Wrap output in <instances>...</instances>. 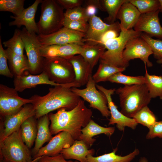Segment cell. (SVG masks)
I'll list each match as a JSON object with an SVG mask.
<instances>
[{
    "label": "cell",
    "mask_w": 162,
    "mask_h": 162,
    "mask_svg": "<svg viewBox=\"0 0 162 162\" xmlns=\"http://www.w3.org/2000/svg\"><path fill=\"white\" fill-rule=\"evenodd\" d=\"M8 58L5 50H4L0 38V74L8 77L12 78L14 76L7 64Z\"/></svg>",
    "instance_id": "60d3db41"
},
{
    "label": "cell",
    "mask_w": 162,
    "mask_h": 162,
    "mask_svg": "<svg viewBox=\"0 0 162 162\" xmlns=\"http://www.w3.org/2000/svg\"><path fill=\"white\" fill-rule=\"evenodd\" d=\"M92 110L85 105L84 100L80 99L76 106L71 110L62 108L55 113L48 114L51 122L50 132L52 135L66 131L75 140H79L82 128L86 127L92 119Z\"/></svg>",
    "instance_id": "6da1fadb"
},
{
    "label": "cell",
    "mask_w": 162,
    "mask_h": 162,
    "mask_svg": "<svg viewBox=\"0 0 162 162\" xmlns=\"http://www.w3.org/2000/svg\"><path fill=\"white\" fill-rule=\"evenodd\" d=\"M75 140L68 132H61L52 137L47 144L41 147L33 159L44 155L51 157L57 155L63 149L71 146Z\"/></svg>",
    "instance_id": "5bb4252c"
},
{
    "label": "cell",
    "mask_w": 162,
    "mask_h": 162,
    "mask_svg": "<svg viewBox=\"0 0 162 162\" xmlns=\"http://www.w3.org/2000/svg\"><path fill=\"white\" fill-rule=\"evenodd\" d=\"M119 32L114 29H111L106 31L100 37L96 42V44H103L108 40L117 37L119 35Z\"/></svg>",
    "instance_id": "ee69618b"
},
{
    "label": "cell",
    "mask_w": 162,
    "mask_h": 162,
    "mask_svg": "<svg viewBox=\"0 0 162 162\" xmlns=\"http://www.w3.org/2000/svg\"><path fill=\"white\" fill-rule=\"evenodd\" d=\"M88 23V28L83 40V42L86 44H96V42L101 36L108 30L114 29L121 31L118 22L108 24L96 15L89 18Z\"/></svg>",
    "instance_id": "9a60e30c"
},
{
    "label": "cell",
    "mask_w": 162,
    "mask_h": 162,
    "mask_svg": "<svg viewBox=\"0 0 162 162\" xmlns=\"http://www.w3.org/2000/svg\"><path fill=\"white\" fill-rule=\"evenodd\" d=\"M32 155L22 139L20 128L0 141V161L31 162L33 160Z\"/></svg>",
    "instance_id": "5b68a950"
},
{
    "label": "cell",
    "mask_w": 162,
    "mask_h": 162,
    "mask_svg": "<svg viewBox=\"0 0 162 162\" xmlns=\"http://www.w3.org/2000/svg\"><path fill=\"white\" fill-rule=\"evenodd\" d=\"M42 0H36L30 6L25 8L21 13L18 16H10L14 19L9 23V26H16L20 27L24 26L29 32L39 34L37 23L35 20V15L39 4Z\"/></svg>",
    "instance_id": "d6986e66"
},
{
    "label": "cell",
    "mask_w": 162,
    "mask_h": 162,
    "mask_svg": "<svg viewBox=\"0 0 162 162\" xmlns=\"http://www.w3.org/2000/svg\"><path fill=\"white\" fill-rule=\"evenodd\" d=\"M89 148L83 141L75 140L71 146L63 149L60 153L66 160L73 159L80 162H87V156L89 154L93 155L94 153V149Z\"/></svg>",
    "instance_id": "7402d4cb"
},
{
    "label": "cell",
    "mask_w": 162,
    "mask_h": 162,
    "mask_svg": "<svg viewBox=\"0 0 162 162\" xmlns=\"http://www.w3.org/2000/svg\"><path fill=\"white\" fill-rule=\"evenodd\" d=\"M41 3V14L37 23L38 34H50L63 27V9L56 1L42 0Z\"/></svg>",
    "instance_id": "8992f818"
},
{
    "label": "cell",
    "mask_w": 162,
    "mask_h": 162,
    "mask_svg": "<svg viewBox=\"0 0 162 162\" xmlns=\"http://www.w3.org/2000/svg\"><path fill=\"white\" fill-rule=\"evenodd\" d=\"M0 162H3V161H0Z\"/></svg>",
    "instance_id": "db71d44e"
},
{
    "label": "cell",
    "mask_w": 162,
    "mask_h": 162,
    "mask_svg": "<svg viewBox=\"0 0 162 162\" xmlns=\"http://www.w3.org/2000/svg\"><path fill=\"white\" fill-rule=\"evenodd\" d=\"M5 51L10 70L14 77L22 76L26 71H28L29 64L26 55H17L8 48Z\"/></svg>",
    "instance_id": "d4e9b609"
},
{
    "label": "cell",
    "mask_w": 162,
    "mask_h": 162,
    "mask_svg": "<svg viewBox=\"0 0 162 162\" xmlns=\"http://www.w3.org/2000/svg\"><path fill=\"white\" fill-rule=\"evenodd\" d=\"M157 62L159 64H161V66L162 67V59L157 60Z\"/></svg>",
    "instance_id": "816d5d0a"
},
{
    "label": "cell",
    "mask_w": 162,
    "mask_h": 162,
    "mask_svg": "<svg viewBox=\"0 0 162 162\" xmlns=\"http://www.w3.org/2000/svg\"><path fill=\"white\" fill-rule=\"evenodd\" d=\"M114 131V127H102L91 119L86 126L82 129V134L79 140L84 142L89 148L96 141L95 139L93 138L94 136L104 134L110 136Z\"/></svg>",
    "instance_id": "603a6c76"
},
{
    "label": "cell",
    "mask_w": 162,
    "mask_h": 162,
    "mask_svg": "<svg viewBox=\"0 0 162 162\" xmlns=\"http://www.w3.org/2000/svg\"><path fill=\"white\" fill-rule=\"evenodd\" d=\"M153 54L149 45L140 37L131 39L127 42L123 53L124 59L129 62L131 60L139 58L145 65L150 67L153 66L148 59L149 56Z\"/></svg>",
    "instance_id": "4fadbf2b"
},
{
    "label": "cell",
    "mask_w": 162,
    "mask_h": 162,
    "mask_svg": "<svg viewBox=\"0 0 162 162\" xmlns=\"http://www.w3.org/2000/svg\"><path fill=\"white\" fill-rule=\"evenodd\" d=\"M115 92L119 97L120 112L130 118L147 106L152 99L145 84L124 86Z\"/></svg>",
    "instance_id": "3957f363"
},
{
    "label": "cell",
    "mask_w": 162,
    "mask_h": 162,
    "mask_svg": "<svg viewBox=\"0 0 162 162\" xmlns=\"http://www.w3.org/2000/svg\"><path fill=\"white\" fill-rule=\"evenodd\" d=\"M128 0H100L104 10L108 14L107 17L104 19L105 23L108 24L114 23L117 16L122 5Z\"/></svg>",
    "instance_id": "1f68e13d"
},
{
    "label": "cell",
    "mask_w": 162,
    "mask_h": 162,
    "mask_svg": "<svg viewBox=\"0 0 162 162\" xmlns=\"http://www.w3.org/2000/svg\"><path fill=\"white\" fill-rule=\"evenodd\" d=\"M38 119L37 136L34 146L31 152L33 157L37 154L44 144L49 141L52 138L49 126L50 121L48 114L40 117Z\"/></svg>",
    "instance_id": "cb8c5ba5"
},
{
    "label": "cell",
    "mask_w": 162,
    "mask_h": 162,
    "mask_svg": "<svg viewBox=\"0 0 162 162\" xmlns=\"http://www.w3.org/2000/svg\"><path fill=\"white\" fill-rule=\"evenodd\" d=\"M64 18L70 20H81L88 22L89 18L87 15L86 8L81 6L66 10Z\"/></svg>",
    "instance_id": "f35d334b"
},
{
    "label": "cell",
    "mask_w": 162,
    "mask_h": 162,
    "mask_svg": "<svg viewBox=\"0 0 162 162\" xmlns=\"http://www.w3.org/2000/svg\"><path fill=\"white\" fill-rule=\"evenodd\" d=\"M142 33L133 28L121 31L118 37L109 40L103 44L107 50L102 54L100 61L118 68H126L129 66V62L123 56L125 45L130 39L140 37Z\"/></svg>",
    "instance_id": "277c9868"
},
{
    "label": "cell",
    "mask_w": 162,
    "mask_h": 162,
    "mask_svg": "<svg viewBox=\"0 0 162 162\" xmlns=\"http://www.w3.org/2000/svg\"><path fill=\"white\" fill-rule=\"evenodd\" d=\"M84 44L71 43L64 44L41 46L40 53L44 58L60 57L68 59L76 54H80Z\"/></svg>",
    "instance_id": "ac0fdd59"
},
{
    "label": "cell",
    "mask_w": 162,
    "mask_h": 162,
    "mask_svg": "<svg viewBox=\"0 0 162 162\" xmlns=\"http://www.w3.org/2000/svg\"><path fill=\"white\" fill-rule=\"evenodd\" d=\"M71 89L84 100L88 102L90 107L98 110L103 116L108 118L110 116L107 98L103 92L97 89L92 75L90 76L85 88L80 89L73 87Z\"/></svg>",
    "instance_id": "9c48e42d"
},
{
    "label": "cell",
    "mask_w": 162,
    "mask_h": 162,
    "mask_svg": "<svg viewBox=\"0 0 162 162\" xmlns=\"http://www.w3.org/2000/svg\"><path fill=\"white\" fill-rule=\"evenodd\" d=\"M105 49V46L102 44H90L84 43L80 55L93 70Z\"/></svg>",
    "instance_id": "83f0119b"
},
{
    "label": "cell",
    "mask_w": 162,
    "mask_h": 162,
    "mask_svg": "<svg viewBox=\"0 0 162 162\" xmlns=\"http://www.w3.org/2000/svg\"><path fill=\"white\" fill-rule=\"evenodd\" d=\"M0 89L5 93L12 110L15 114L18 112L23 106L32 102L30 99L20 97L14 88H10L4 85L0 84Z\"/></svg>",
    "instance_id": "f1b7e54d"
},
{
    "label": "cell",
    "mask_w": 162,
    "mask_h": 162,
    "mask_svg": "<svg viewBox=\"0 0 162 162\" xmlns=\"http://www.w3.org/2000/svg\"><path fill=\"white\" fill-rule=\"evenodd\" d=\"M139 162H148V160L145 157H141L139 160Z\"/></svg>",
    "instance_id": "681fc988"
},
{
    "label": "cell",
    "mask_w": 162,
    "mask_h": 162,
    "mask_svg": "<svg viewBox=\"0 0 162 162\" xmlns=\"http://www.w3.org/2000/svg\"><path fill=\"white\" fill-rule=\"evenodd\" d=\"M141 14L159 10L160 4L159 0H129Z\"/></svg>",
    "instance_id": "8d00e7d4"
},
{
    "label": "cell",
    "mask_w": 162,
    "mask_h": 162,
    "mask_svg": "<svg viewBox=\"0 0 162 162\" xmlns=\"http://www.w3.org/2000/svg\"><path fill=\"white\" fill-rule=\"evenodd\" d=\"M33 161V160L31 162H32Z\"/></svg>",
    "instance_id": "11a10c76"
},
{
    "label": "cell",
    "mask_w": 162,
    "mask_h": 162,
    "mask_svg": "<svg viewBox=\"0 0 162 162\" xmlns=\"http://www.w3.org/2000/svg\"><path fill=\"white\" fill-rule=\"evenodd\" d=\"M159 1L160 4L159 10L160 12H162V0H159Z\"/></svg>",
    "instance_id": "f907efd6"
},
{
    "label": "cell",
    "mask_w": 162,
    "mask_h": 162,
    "mask_svg": "<svg viewBox=\"0 0 162 162\" xmlns=\"http://www.w3.org/2000/svg\"><path fill=\"white\" fill-rule=\"evenodd\" d=\"M159 10L141 14L134 27V30L144 32L151 37H155L162 39V27L158 17Z\"/></svg>",
    "instance_id": "2e32d148"
},
{
    "label": "cell",
    "mask_w": 162,
    "mask_h": 162,
    "mask_svg": "<svg viewBox=\"0 0 162 162\" xmlns=\"http://www.w3.org/2000/svg\"><path fill=\"white\" fill-rule=\"evenodd\" d=\"M86 4L87 5H92L99 9L102 11H104L100 1L99 0H87L85 1Z\"/></svg>",
    "instance_id": "7dc6e473"
},
{
    "label": "cell",
    "mask_w": 162,
    "mask_h": 162,
    "mask_svg": "<svg viewBox=\"0 0 162 162\" xmlns=\"http://www.w3.org/2000/svg\"><path fill=\"white\" fill-rule=\"evenodd\" d=\"M67 59L73 66L75 74L74 82L77 87L86 84L90 76L92 75V70L90 65L80 54L73 56Z\"/></svg>",
    "instance_id": "44dd1931"
},
{
    "label": "cell",
    "mask_w": 162,
    "mask_h": 162,
    "mask_svg": "<svg viewBox=\"0 0 162 162\" xmlns=\"http://www.w3.org/2000/svg\"><path fill=\"white\" fill-rule=\"evenodd\" d=\"M85 34L63 27L57 31L47 35L38 34L37 38L41 46L71 43L83 44Z\"/></svg>",
    "instance_id": "30bf717a"
},
{
    "label": "cell",
    "mask_w": 162,
    "mask_h": 162,
    "mask_svg": "<svg viewBox=\"0 0 162 162\" xmlns=\"http://www.w3.org/2000/svg\"><path fill=\"white\" fill-rule=\"evenodd\" d=\"M125 70V68H118L100 61L98 69L92 77L96 83L107 81L115 74L122 72Z\"/></svg>",
    "instance_id": "f546056e"
},
{
    "label": "cell",
    "mask_w": 162,
    "mask_h": 162,
    "mask_svg": "<svg viewBox=\"0 0 162 162\" xmlns=\"http://www.w3.org/2000/svg\"><path fill=\"white\" fill-rule=\"evenodd\" d=\"M148 129L149 131L146 136L147 139H152L156 137L162 138V121H156Z\"/></svg>",
    "instance_id": "7bdbcfd3"
},
{
    "label": "cell",
    "mask_w": 162,
    "mask_h": 162,
    "mask_svg": "<svg viewBox=\"0 0 162 162\" xmlns=\"http://www.w3.org/2000/svg\"><path fill=\"white\" fill-rule=\"evenodd\" d=\"M37 119L35 116L28 118L22 124L20 128L22 139L29 148L33 146L37 133Z\"/></svg>",
    "instance_id": "4316f807"
},
{
    "label": "cell",
    "mask_w": 162,
    "mask_h": 162,
    "mask_svg": "<svg viewBox=\"0 0 162 162\" xmlns=\"http://www.w3.org/2000/svg\"><path fill=\"white\" fill-rule=\"evenodd\" d=\"M138 123L149 128L156 121L155 116L147 106L142 108L133 117Z\"/></svg>",
    "instance_id": "836d02e7"
},
{
    "label": "cell",
    "mask_w": 162,
    "mask_h": 162,
    "mask_svg": "<svg viewBox=\"0 0 162 162\" xmlns=\"http://www.w3.org/2000/svg\"><path fill=\"white\" fill-rule=\"evenodd\" d=\"M71 86H57L49 89L46 95L41 96L35 94L29 99L36 110L35 117L38 119L51 112L62 108L68 110L74 108L80 97L71 89Z\"/></svg>",
    "instance_id": "7a4b0ae2"
},
{
    "label": "cell",
    "mask_w": 162,
    "mask_h": 162,
    "mask_svg": "<svg viewBox=\"0 0 162 162\" xmlns=\"http://www.w3.org/2000/svg\"><path fill=\"white\" fill-rule=\"evenodd\" d=\"M40 157L36 158L33 159V161L32 162H38V160Z\"/></svg>",
    "instance_id": "f5cc1de1"
},
{
    "label": "cell",
    "mask_w": 162,
    "mask_h": 162,
    "mask_svg": "<svg viewBox=\"0 0 162 162\" xmlns=\"http://www.w3.org/2000/svg\"><path fill=\"white\" fill-rule=\"evenodd\" d=\"M141 14L129 0L120 7L116 19L120 20L121 31H126L134 27L138 22Z\"/></svg>",
    "instance_id": "ffe728a7"
},
{
    "label": "cell",
    "mask_w": 162,
    "mask_h": 162,
    "mask_svg": "<svg viewBox=\"0 0 162 162\" xmlns=\"http://www.w3.org/2000/svg\"><path fill=\"white\" fill-rule=\"evenodd\" d=\"M107 81L112 83L122 84L125 86L146 84V81L144 76H130L124 75L122 72L116 73Z\"/></svg>",
    "instance_id": "d6a6232c"
},
{
    "label": "cell",
    "mask_w": 162,
    "mask_h": 162,
    "mask_svg": "<svg viewBox=\"0 0 162 162\" xmlns=\"http://www.w3.org/2000/svg\"><path fill=\"white\" fill-rule=\"evenodd\" d=\"M0 114L4 118L14 114L4 92L0 89Z\"/></svg>",
    "instance_id": "b9f144b4"
},
{
    "label": "cell",
    "mask_w": 162,
    "mask_h": 162,
    "mask_svg": "<svg viewBox=\"0 0 162 162\" xmlns=\"http://www.w3.org/2000/svg\"><path fill=\"white\" fill-rule=\"evenodd\" d=\"M38 162H80L78 161H67L62 154L60 153L55 156H49L44 155L40 157L38 160Z\"/></svg>",
    "instance_id": "bcb514c9"
},
{
    "label": "cell",
    "mask_w": 162,
    "mask_h": 162,
    "mask_svg": "<svg viewBox=\"0 0 162 162\" xmlns=\"http://www.w3.org/2000/svg\"><path fill=\"white\" fill-rule=\"evenodd\" d=\"M5 47L10 49L14 53L21 56L24 55V44L20 34V30H15L13 36L3 43Z\"/></svg>",
    "instance_id": "e575fe53"
},
{
    "label": "cell",
    "mask_w": 162,
    "mask_h": 162,
    "mask_svg": "<svg viewBox=\"0 0 162 162\" xmlns=\"http://www.w3.org/2000/svg\"><path fill=\"white\" fill-rule=\"evenodd\" d=\"M96 87L104 94L107 100L108 107L110 112L108 125L116 124L117 128L121 131H123L126 127L135 129L138 123L133 118L128 117L119 111L112 101L111 95L114 94L116 89H107L98 85H96Z\"/></svg>",
    "instance_id": "7c38bea8"
},
{
    "label": "cell",
    "mask_w": 162,
    "mask_h": 162,
    "mask_svg": "<svg viewBox=\"0 0 162 162\" xmlns=\"http://www.w3.org/2000/svg\"><path fill=\"white\" fill-rule=\"evenodd\" d=\"M62 25L64 27L85 34L88 27V22L81 20H70L64 18L63 20Z\"/></svg>",
    "instance_id": "ab89813d"
},
{
    "label": "cell",
    "mask_w": 162,
    "mask_h": 162,
    "mask_svg": "<svg viewBox=\"0 0 162 162\" xmlns=\"http://www.w3.org/2000/svg\"><path fill=\"white\" fill-rule=\"evenodd\" d=\"M24 2V0H0V11L11 12L15 16H18L25 9Z\"/></svg>",
    "instance_id": "d590c367"
},
{
    "label": "cell",
    "mask_w": 162,
    "mask_h": 162,
    "mask_svg": "<svg viewBox=\"0 0 162 162\" xmlns=\"http://www.w3.org/2000/svg\"><path fill=\"white\" fill-rule=\"evenodd\" d=\"M20 34L24 44L29 68L28 72L32 74L37 75L43 71L44 58L40 53L41 45L37 35L28 32L24 27L20 30Z\"/></svg>",
    "instance_id": "ba28073f"
},
{
    "label": "cell",
    "mask_w": 162,
    "mask_h": 162,
    "mask_svg": "<svg viewBox=\"0 0 162 162\" xmlns=\"http://www.w3.org/2000/svg\"><path fill=\"white\" fill-rule=\"evenodd\" d=\"M116 148L110 153L97 157L89 154L87 157V162H131L140 153L138 149L136 148L131 153L124 156L116 154Z\"/></svg>",
    "instance_id": "484cf974"
},
{
    "label": "cell",
    "mask_w": 162,
    "mask_h": 162,
    "mask_svg": "<svg viewBox=\"0 0 162 162\" xmlns=\"http://www.w3.org/2000/svg\"><path fill=\"white\" fill-rule=\"evenodd\" d=\"M15 76L14 80V88L18 92H22L24 90L34 88L40 84L50 85L54 86H71L75 87L74 83L62 84H58L51 81L47 75L44 72L37 75L29 74L27 75Z\"/></svg>",
    "instance_id": "e0dca14e"
},
{
    "label": "cell",
    "mask_w": 162,
    "mask_h": 162,
    "mask_svg": "<svg viewBox=\"0 0 162 162\" xmlns=\"http://www.w3.org/2000/svg\"><path fill=\"white\" fill-rule=\"evenodd\" d=\"M85 8L86 14L89 18L95 15L97 9L96 7L89 5H87Z\"/></svg>",
    "instance_id": "c3c4849f"
},
{
    "label": "cell",
    "mask_w": 162,
    "mask_h": 162,
    "mask_svg": "<svg viewBox=\"0 0 162 162\" xmlns=\"http://www.w3.org/2000/svg\"><path fill=\"white\" fill-rule=\"evenodd\" d=\"M43 71L51 81L58 84H68L75 80L73 65L68 59L63 58H44Z\"/></svg>",
    "instance_id": "52a82bcc"
},
{
    "label": "cell",
    "mask_w": 162,
    "mask_h": 162,
    "mask_svg": "<svg viewBox=\"0 0 162 162\" xmlns=\"http://www.w3.org/2000/svg\"><path fill=\"white\" fill-rule=\"evenodd\" d=\"M150 46L154 57L156 59H162V40L153 39L145 33H142L140 37Z\"/></svg>",
    "instance_id": "74e56055"
},
{
    "label": "cell",
    "mask_w": 162,
    "mask_h": 162,
    "mask_svg": "<svg viewBox=\"0 0 162 162\" xmlns=\"http://www.w3.org/2000/svg\"><path fill=\"white\" fill-rule=\"evenodd\" d=\"M144 76L146 82L145 84L148 89L150 98H154L159 97L162 100V76L149 74L148 72L146 66Z\"/></svg>",
    "instance_id": "4dcf8cb0"
},
{
    "label": "cell",
    "mask_w": 162,
    "mask_h": 162,
    "mask_svg": "<svg viewBox=\"0 0 162 162\" xmlns=\"http://www.w3.org/2000/svg\"><path fill=\"white\" fill-rule=\"evenodd\" d=\"M56 2L64 9L66 10L81 6L82 0H56Z\"/></svg>",
    "instance_id": "f6af8a7d"
},
{
    "label": "cell",
    "mask_w": 162,
    "mask_h": 162,
    "mask_svg": "<svg viewBox=\"0 0 162 162\" xmlns=\"http://www.w3.org/2000/svg\"><path fill=\"white\" fill-rule=\"evenodd\" d=\"M36 110L32 104L24 105L17 112L5 117L2 124H1L0 141L18 130L27 118L35 116Z\"/></svg>",
    "instance_id": "8fae6325"
}]
</instances>
